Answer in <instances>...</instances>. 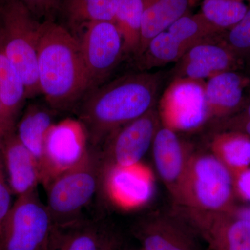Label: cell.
<instances>
[{
  "label": "cell",
  "instance_id": "obj_1",
  "mask_svg": "<svg viewBox=\"0 0 250 250\" xmlns=\"http://www.w3.org/2000/svg\"><path fill=\"white\" fill-rule=\"evenodd\" d=\"M164 79L162 72L140 71L87 93L78 105V120L86 130L89 147H100L113 131L156 107Z\"/></svg>",
  "mask_w": 250,
  "mask_h": 250
},
{
  "label": "cell",
  "instance_id": "obj_2",
  "mask_svg": "<svg viewBox=\"0 0 250 250\" xmlns=\"http://www.w3.org/2000/svg\"><path fill=\"white\" fill-rule=\"evenodd\" d=\"M41 94L56 111L77 107L88 92V78L78 39L67 28L42 22L37 53Z\"/></svg>",
  "mask_w": 250,
  "mask_h": 250
},
{
  "label": "cell",
  "instance_id": "obj_3",
  "mask_svg": "<svg viewBox=\"0 0 250 250\" xmlns=\"http://www.w3.org/2000/svg\"><path fill=\"white\" fill-rule=\"evenodd\" d=\"M41 26L21 0H0V49L22 77L27 98L41 94L37 66Z\"/></svg>",
  "mask_w": 250,
  "mask_h": 250
},
{
  "label": "cell",
  "instance_id": "obj_4",
  "mask_svg": "<svg viewBox=\"0 0 250 250\" xmlns=\"http://www.w3.org/2000/svg\"><path fill=\"white\" fill-rule=\"evenodd\" d=\"M103 164L96 148L89 147L83 159L51 180L45 189L47 206L54 226L67 225L82 218L102 186Z\"/></svg>",
  "mask_w": 250,
  "mask_h": 250
},
{
  "label": "cell",
  "instance_id": "obj_5",
  "mask_svg": "<svg viewBox=\"0 0 250 250\" xmlns=\"http://www.w3.org/2000/svg\"><path fill=\"white\" fill-rule=\"evenodd\" d=\"M233 174L213 153L191 154L175 201L203 211H231L234 205Z\"/></svg>",
  "mask_w": 250,
  "mask_h": 250
},
{
  "label": "cell",
  "instance_id": "obj_6",
  "mask_svg": "<svg viewBox=\"0 0 250 250\" xmlns=\"http://www.w3.org/2000/svg\"><path fill=\"white\" fill-rule=\"evenodd\" d=\"M53 227L38 189L18 196L0 225V250H47Z\"/></svg>",
  "mask_w": 250,
  "mask_h": 250
},
{
  "label": "cell",
  "instance_id": "obj_7",
  "mask_svg": "<svg viewBox=\"0 0 250 250\" xmlns=\"http://www.w3.org/2000/svg\"><path fill=\"white\" fill-rule=\"evenodd\" d=\"M81 31L78 40L89 92L106 83L121 62L124 55L123 41L116 24L111 22L89 23Z\"/></svg>",
  "mask_w": 250,
  "mask_h": 250
},
{
  "label": "cell",
  "instance_id": "obj_8",
  "mask_svg": "<svg viewBox=\"0 0 250 250\" xmlns=\"http://www.w3.org/2000/svg\"><path fill=\"white\" fill-rule=\"evenodd\" d=\"M161 125L159 112L154 107L111 132L96 148L100 153L103 170L113 166L126 167L141 163L152 147Z\"/></svg>",
  "mask_w": 250,
  "mask_h": 250
},
{
  "label": "cell",
  "instance_id": "obj_9",
  "mask_svg": "<svg viewBox=\"0 0 250 250\" xmlns=\"http://www.w3.org/2000/svg\"><path fill=\"white\" fill-rule=\"evenodd\" d=\"M89 149L88 135L79 120L54 123L46 135L39 170L41 184L45 187L59 174L80 162Z\"/></svg>",
  "mask_w": 250,
  "mask_h": 250
},
{
  "label": "cell",
  "instance_id": "obj_10",
  "mask_svg": "<svg viewBox=\"0 0 250 250\" xmlns=\"http://www.w3.org/2000/svg\"><path fill=\"white\" fill-rule=\"evenodd\" d=\"M232 210L203 211L178 206L175 215L203 239L210 250H250V223Z\"/></svg>",
  "mask_w": 250,
  "mask_h": 250
},
{
  "label": "cell",
  "instance_id": "obj_11",
  "mask_svg": "<svg viewBox=\"0 0 250 250\" xmlns=\"http://www.w3.org/2000/svg\"><path fill=\"white\" fill-rule=\"evenodd\" d=\"M203 81L172 80L161 100V122L174 131H190L208 121Z\"/></svg>",
  "mask_w": 250,
  "mask_h": 250
},
{
  "label": "cell",
  "instance_id": "obj_12",
  "mask_svg": "<svg viewBox=\"0 0 250 250\" xmlns=\"http://www.w3.org/2000/svg\"><path fill=\"white\" fill-rule=\"evenodd\" d=\"M102 186L109 200L124 210L135 209L146 205L154 192L152 174L141 163L105 169Z\"/></svg>",
  "mask_w": 250,
  "mask_h": 250
},
{
  "label": "cell",
  "instance_id": "obj_13",
  "mask_svg": "<svg viewBox=\"0 0 250 250\" xmlns=\"http://www.w3.org/2000/svg\"><path fill=\"white\" fill-rule=\"evenodd\" d=\"M243 65L225 46L212 39L188 49L175 62L172 80H208L223 72L238 70Z\"/></svg>",
  "mask_w": 250,
  "mask_h": 250
},
{
  "label": "cell",
  "instance_id": "obj_14",
  "mask_svg": "<svg viewBox=\"0 0 250 250\" xmlns=\"http://www.w3.org/2000/svg\"><path fill=\"white\" fill-rule=\"evenodd\" d=\"M141 250H198L196 235L175 215L146 219L135 226Z\"/></svg>",
  "mask_w": 250,
  "mask_h": 250
},
{
  "label": "cell",
  "instance_id": "obj_15",
  "mask_svg": "<svg viewBox=\"0 0 250 250\" xmlns=\"http://www.w3.org/2000/svg\"><path fill=\"white\" fill-rule=\"evenodd\" d=\"M152 149L158 174L175 200L191 154L177 131L161 125L154 136Z\"/></svg>",
  "mask_w": 250,
  "mask_h": 250
},
{
  "label": "cell",
  "instance_id": "obj_16",
  "mask_svg": "<svg viewBox=\"0 0 250 250\" xmlns=\"http://www.w3.org/2000/svg\"><path fill=\"white\" fill-rule=\"evenodd\" d=\"M248 75L238 70L228 71L210 77L205 83L204 96L208 120L225 119L241 109L248 97Z\"/></svg>",
  "mask_w": 250,
  "mask_h": 250
},
{
  "label": "cell",
  "instance_id": "obj_17",
  "mask_svg": "<svg viewBox=\"0 0 250 250\" xmlns=\"http://www.w3.org/2000/svg\"><path fill=\"white\" fill-rule=\"evenodd\" d=\"M2 157L10 188L17 197L37 189L41 174L37 160L20 141L16 130L2 136Z\"/></svg>",
  "mask_w": 250,
  "mask_h": 250
},
{
  "label": "cell",
  "instance_id": "obj_18",
  "mask_svg": "<svg viewBox=\"0 0 250 250\" xmlns=\"http://www.w3.org/2000/svg\"><path fill=\"white\" fill-rule=\"evenodd\" d=\"M47 250H116V243L103 223L82 218L54 226Z\"/></svg>",
  "mask_w": 250,
  "mask_h": 250
},
{
  "label": "cell",
  "instance_id": "obj_19",
  "mask_svg": "<svg viewBox=\"0 0 250 250\" xmlns=\"http://www.w3.org/2000/svg\"><path fill=\"white\" fill-rule=\"evenodd\" d=\"M194 1L195 0H143L141 45L137 57L144 52L153 38L167 31L177 20L189 14Z\"/></svg>",
  "mask_w": 250,
  "mask_h": 250
},
{
  "label": "cell",
  "instance_id": "obj_20",
  "mask_svg": "<svg viewBox=\"0 0 250 250\" xmlns=\"http://www.w3.org/2000/svg\"><path fill=\"white\" fill-rule=\"evenodd\" d=\"M56 112L48 105L32 104L26 108L15 128L20 141L36 158L39 167L46 135L54 123Z\"/></svg>",
  "mask_w": 250,
  "mask_h": 250
},
{
  "label": "cell",
  "instance_id": "obj_21",
  "mask_svg": "<svg viewBox=\"0 0 250 250\" xmlns=\"http://www.w3.org/2000/svg\"><path fill=\"white\" fill-rule=\"evenodd\" d=\"M27 99L22 77L0 49V101L5 122L10 129L16 128V121Z\"/></svg>",
  "mask_w": 250,
  "mask_h": 250
},
{
  "label": "cell",
  "instance_id": "obj_22",
  "mask_svg": "<svg viewBox=\"0 0 250 250\" xmlns=\"http://www.w3.org/2000/svg\"><path fill=\"white\" fill-rule=\"evenodd\" d=\"M118 0H61L58 9L69 27L79 30L94 22L114 23Z\"/></svg>",
  "mask_w": 250,
  "mask_h": 250
},
{
  "label": "cell",
  "instance_id": "obj_23",
  "mask_svg": "<svg viewBox=\"0 0 250 250\" xmlns=\"http://www.w3.org/2000/svg\"><path fill=\"white\" fill-rule=\"evenodd\" d=\"M211 153L223 163L233 177L250 166V137L232 131H218L210 143Z\"/></svg>",
  "mask_w": 250,
  "mask_h": 250
},
{
  "label": "cell",
  "instance_id": "obj_24",
  "mask_svg": "<svg viewBox=\"0 0 250 250\" xmlns=\"http://www.w3.org/2000/svg\"><path fill=\"white\" fill-rule=\"evenodd\" d=\"M143 14V0H118L114 23L123 38L124 55H139Z\"/></svg>",
  "mask_w": 250,
  "mask_h": 250
},
{
  "label": "cell",
  "instance_id": "obj_25",
  "mask_svg": "<svg viewBox=\"0 0 250 250\" xmlns=\"http://www.w3.org/2000/svg\"><path fill=\"white\" fill-rule=\"evenodd\" d=\"M188 49L169 31H165L153 38L144 52L136 58L140 71L177 62Z\"/></svg>",
  "mask_w": 250,
  "mask_h": 250
},
{
  "label": "cell",
  "instance_id": "obj_26",
  "mask_svg": "<svg viewBox=\"0 0 250 250\" xmlns=\"http://www.w3.org/2000/svg\"><path fill=\"white\" fill-rule=\"evenodd\" d=\"M167 31L187 49L200 42L214 39L216 36L223 34L210 24L201 13L184 15Z\"/></svg>",
  "mask_w": 250,
  "mask_h": 250
},
{
  "label": "cell",
  "instance_id": "obj_27",
  "mask_svg": "<svg viewBox=\"0 0 250 250\" xmlns=\"http://www.w3.org/2000/svg\"><path fill=\"white\" fill-rule=\"evenodd\" d=\"M248 5L235 0H202L201 14L214 27L224 33L234 27L244 17Z\"/></svg>",
  "mask_w": 250,
  "mask_h": 250
},
{
  "label": "cell",
  "instance_id": "obj_28",
  "mask_svg": "<svg viewBox=\"0 0 250 250\" xmlns=\"http://www.w3.org/2000/svg\"><path fill=\"white\" fill-rule=\"evenodd\" d=\"M216 39L243 64L250 62V8L238 24Z\"/></svg>",
  "mask_w": 250,
  "mask_h": 250
},
{
  "label": "cell",
  "instance_id": "obj_29",
  "mask_svg": "<svg viewBox=\"0 0 250 250\" xmlns=\"http://www.w3.org/2000/svg\"><path fill=\"white\" fill-rule=\"evenodd\" d=\"M218 122V131H232L248 135L250 137V92L246 103L231 116Z\"/></svg>",
  "mask_w": 250,
  "mask_h": 250
},
{
  "label": "cell",
  "instance_id": "obj_30",
  "mask_svg": "<svg viewBox=\"0 0 250 250\" xmlns=\"http://www.w3.org/2000/svg\"><path fill=\"white\" fill-rule=\"evenodd\" d=\"M2 136L0 134V225L11 207L13 193L6 178L2 157Z\"/></svg>",
  "mask_w": 250,
  "mask_h": 250
},
{
  "label": "cell",
  "instance_id": "obj_31",
  "mask_svg": "<svg viewBox=\"0 0 250 250\" xmlns=\"http://www.w3.org/2000/svg\"><path fill=\"white\" fill-rule=\"evenodd\" d=\"M38 20H50L51 15L58 9L61 0H21Z\"/></svg>",
  "mask_w": 250,
  "mask_h": 250
},
{
  "label": "cell",
  "instance_id": "obj_32",
  "mask_svg": "<svg viewBox=\"0 0 250 250\" xmlns=\"http://www.w3.org/2000/svg\"><path fill=\"white\" fill-rule=\"evenodd\" d=\"M233 181L236 195L244 201L250 202V167L233 176Z\"/></svg>",
  "mask_w": 250,
  "mask_h": 250
},
{
  "label": "cell",
  "instance_id": "obj_33",
  "mask_svg": "<svg viewBox=\"0 0 250 250\" xmlns=\"http://www.w3.org/2000/svg\"><path fill=\"white\" fill-rule=\"evenodd\" d=\"M232 211L238 218L247 220L250 223V206L243 207H236Z\"/></svg>",
  "mask_w": 250,
  "mask_h": 250
},
{
  "label": "cell",
  "instance_id": "obj_34",
  "mask_svg": "<svg viewBox=\"0 0 250 250\" xmlns=\"http://www.w3.org/2000/svg\"><path fill=\"white\" fill-rule=\"evenodd\" d=\"M11 130L13 129H10L8 127L6 122H5L4 116H3L1 101H0V134L4 135L6 134V132H8V131H11Z\"/></svg>",
  "mask_w": 250,
  "mask_h": 250
},
{
  "label": "cell",
  "instance_id": "obj_35",
  "mask_svg": "<svg viewBox=\"0 0 250 250\" xmlns=\"http://www.w3.org/2000/svg\"><path fill=\"white\" fill-rule=\"evenodd\" d=\"M235 1H243V2H245L246 1H250V0H235Z\"/></svg>",
  "mask_w": 250,
  "mask_h": 250
},
{
  "label": "cell",
  "instance_id": "obj_36",
  "mask_svg": "<svg viewBox=\"0 0 250 250\" xmlns=\"http://www.w3.org/2000/svg\"><path fill=\"white\" fill-rule=\"evenodd\" d=\"M248 77H249V80H250V85H249V89H250V74L249 75H248Z\"/></svg>",
  "mask_w": 250,
  "mask_h": 250
},
{
  "label": "cell",
  "instance_id": "obj_37",
  "mask_svg": "<svg viewBox=\"0 0 250 250\" xmlns=\"http://www.w3.org/2000/svg\"><path fill=\"white\" fill-rule=\"evenodd\" d=\"M139 250H141V249H140Z\"/></svg>",
  "mask_w": 250,
  "mask_h": 250
}]
</instances>
